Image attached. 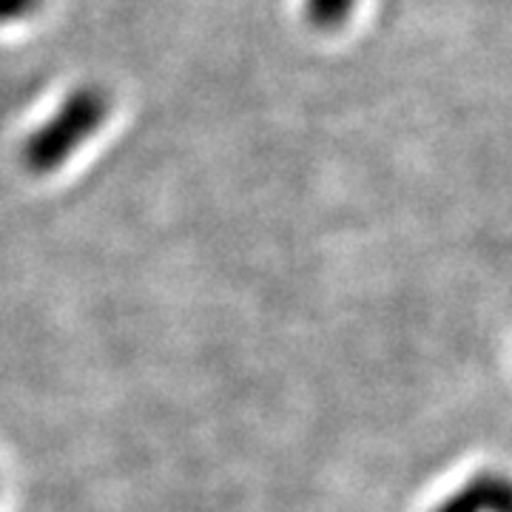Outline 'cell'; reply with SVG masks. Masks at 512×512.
<instances>
[{
  "instance_id": "1",
  "label": "cell",
  "mask_w": 512,
  "mask_h": 512,
  "mask_svg": "<svg viewBox=\"0 0 512 512\" xmlns=\"http://www.w3.org/2000/svg\"><path fill=\"white\" fill-rule=\"evenodd\" d=\"M109 117V94L97 86L74 89L60 109L23 146V163L35 174L55 171L92 137Z\"/></svg>"
},
{
  "instance_id": "2",
  "label": "cell",
  "mask_w": 512,
  "mask_h": 512,
  "mask_svg": "<svg viewBox=\"0 0 512 512\" xmlns=\"http://www.w3.org/2000/svg\"><path fill=\"white\" fill-rule=\"evenodd\" d=\"M510 510V487L504 478L481 476L464 487L436 512H507Z\"/></svg>"
},
{
  "instance_id": "3",
  "label": "cell",
  "mask_w": 512,
  "mask_h": 512,
  "mask_svg": "<svg viewBox=\"0 0 512 512\" xmlns=\"http://www.w3.org/2000/svg\"><path fill=\"white\" fill-rule=\"evenodd\" d=\"M356 0H305V15L316 29H336L350 18Z\"/></svg>"
},
{
  "instance_id": "4",
  "label": "cell",
  "mask_w": 512,
  "mask_h": 512,
  "mask_svg": "<svg viewBox=\"0 0 512 512\" xmlns=\"http://www.w3.org/2000/svg\"><path fill=\"white\" fill-rule=\"evenodd\" d=\"M37 6H40V0H0V26L29 18Z\"/></svg>"
}]
</instances>
